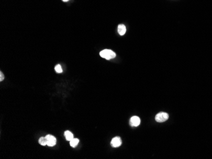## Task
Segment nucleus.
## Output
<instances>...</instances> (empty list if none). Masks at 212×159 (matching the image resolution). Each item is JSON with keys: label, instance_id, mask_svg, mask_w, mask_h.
<instances>
[{"label": "nucleus", "instance_id": "nucleus-11", "mask_svg": "<svg viewBox=\"0 0 212 159\" xmlns=\"http://www.w3.org/2000/svg\"><path fill=\"white\" fill-rule=\"evenodd\" d=\"M4 75L2 73V72H0V81H2L4 79Z\"/></svg>", "mask_w": 212, "mask_h": 159}, {"label": "nucleus", "instance_id": "nucleus-4", "mask_svg": "<svg viewBox=\"0 0 212 159\" xmlns=\"http://www.w3.org/2000/svg\"><path fill=\"white\" fill-rule=\"evenodd\" d=\"M140 124V119L137 116H133L130 120V124L133 127L139 126Z\"/></svg>", "mask_w": 212, "mask_h": 159}, {"label": "nucleus", "instance_id": "nucleus-7", "mask_svg": "<svg viewBox=\"0 0 212 159\" xmlns=\"http://www.w3.org/2000/svg\"><path fill=\"white\" fill-rule=\"evenodd\" d=\"M64 136L65 137V139H66L67 141H69V142H70L71 140H72L74 138V136H73V133L69 131H66L65 132Z\"/></svg>", "mask_w": 212, "mask_h": 159}, {"label": "nucleus", "instance_id": "nucleus-5", "mask_svg": "<svg viewBox=\"0 0 212 159\" xmlns=\"http://www.w3.org/2000/svg\"><path fill=\"white\" fill-rule=\"evenodd\" d=\"M111 145L114 147V148H117V147L120 146L122 144V141L121 139L119 137H115L111 140L110 142Z\"/></svg>", "mask_w": 212, "mask_h": 159}, {"label": "nucleus", "instance_id": "nucleus-3", "mask_svg": "<svg viewBox=\"0 0 212 159\" xmlns=\"http://www.w3.org/2000/svg\"><path fill=\"white\" fill-rule=\"evenodd\" d=\"M47 140V145L49 146H53L56 145L57 140L52 135L48 134L45 136Z\"/></svg>", "mask_w": 212, "mask_h": 159}, {"label": "nucleus", "instance_id": "nucleus-8", "mask_svg": "<svg viewBox=\"0 0 212 159\" xmlns=\"http://www.w3.org/2000/svg\"><path fill=\"white\" fill-rule=\"evenodd\" d=\"M69 142H70V145L74 148V147H76L77 145V144L79 143V140L77 138H74L72 140H71Z\"/></svg>", "mask_w": 212, "mask_h": 159}, {"label": "nucleus", "instance_id": "nucleus-9", "mask_svg": "<svg viewBox=\"0 0 212 159\" xmlns=\"http://www.w3.org/2000/svg\"><path fill=\"white\" fill-rule=\"evenodd\" d=\"M39 143L42 146L47 145V140L46 137H41L39 140Z\"/></svg>", "mask_w": 212, "mask_h": 159}, {"label": "nucleus", "instance_id": "nucleus-2", "mask_svg": "<svg viewBox=\"0 0 212 159\" xmlns=\"http://www.w3.org/2000/svg\"><path fill=\"white\" fill-rule=\"evenodd\" d=\"M169 118V115L168 113H166L165 112H160L155 117V120L157 122H163L166 121Z\"/></svg>", "mask_w": 212, "mask_h": 159}, {"label": "nucleus", "instance_id": "nucleus-10", "mask_svg": "<svg viewBox=\"0 0 212 159\" xmlns=\"http://www.w3.org/2000/svg\"><path fill=\"white\" fill-rule=\"evenodd\" d=\"M55 70L57 73H61L62 72V69L61 65H57L55 67Z\"/></svg>", "mask_w": 212, "mask_h": 159}, {"label": "nucleus", "instance_id": "nucleus-1", "mask_svg": "<svg viewBox=\"0 0 212 159\" xmlns=\"http://www.w3.org/2000/svg\"><path fill=\"white\" fill-rule=\"evenodd\" d=\"M100 55L102 58L106 60H110L116 57V53L110 50H104L100 52Z\"/></svg>", "mask_w": 212, "mask_h": 159}, {"label": "nucleus", "instance_id": "nucleus-12", "mask_svg": "<svg viewBox=\"0 0 212 159\" xmlns=\"http://www.w3.org/2000/svg\"><path fill=\"white\" fill-rule=\"evenodd\" d=\"M62 1H69V0H62Z\"/></svg>", "mask_w": 212, "mask_h": 159}, {"label": "nucleus", "instance_id": "nucleus-6", "mask_svg": "<svg viewBox=\"0 0 212 159\" xmlns=\"http://www.w3.org/2000/svg\"><path fill=\"white\" fill-rule=\"evenodd\" d=\"M118 31L119 35L121 36H123L125 33H126L127 31V29H126V26L123 24H119L118 25Z\"/></svg>", "mask_w": 212, "mask_h": 159}]
</instances>
